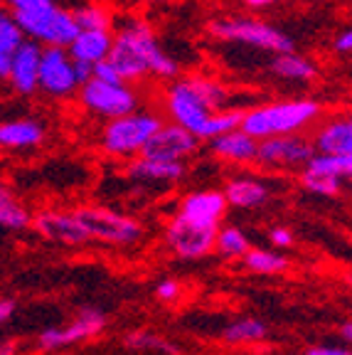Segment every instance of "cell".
I'll return each instance as SVG.
<instances>
[{
  "instance_id": "obj_26",
  "label": "cell",
  "mask_w": 352,
  "mask_h": 355,
  "mask_svg": "<svg viewBox=\"0 0 352 355\" xmlns=\"http://www.w3.org/2000/svg\"><path fill=\"white\" fill-rule=\"evenodd\" d=\"M242 261L249 272L261 274V277H274V274H283L288 269V257H283L279 250L252 247V250L242 257Z\"/></svg>"
},
{
  "instance_id": "obj_43",
  "label": "cell",
  "mask_w": 352,
  "mask_h": 355,
  "mask_svg": "<svg viewBox=\"0 0 352 355\" xmlns=\"http://www.w3.org/2000/svg\"><path fill=\"white\" fill-rule=\"evenodd\" d=\"M0 355H17L15 340H0Z\"/></svg>"
},
{
  "instance_id": "obj_34",
  "label": "cell",
  "mask_w": 352,
  "mask_h": 355,
  "mask_svg": "<svg viewBox=\"0 0 352 355\" xmlns=\"http://www.w3.org/2000/svg\"><path fill=\"white\" fill-rule=\"evenodd\" d=\"M180 296H182V286L177 279L166 277L155 284V299H158L160 304H175Z\"/></svg>"
},
{
  "instance_id": "obj_46",
  "label": "cell",
  "mask_w": 352,
  "mask_h": 355,
  "mask_svg": "<svg viewBox=\"0 0 352 355\" xmlns=\"http://www.w3.org/2000/svg\"><path fill=\"white\" fill-rule=\"evenodd\" d=\"M143 3H160V0H143Z\"/></svg>"
},
{
  "instance_id": "obj_21",
  "label": "cell",
  "mask_w": 352,
  "mask_h": 355,
  "mask_svg": "<svg viewBox=\"0 0 352 355\" xmlns=\"http://www.w3.org/2000/svg\"><path fill=\"white\" fill-rule=\"evenodd\" d=\"M44 139H47V131L35 119H12L0 123V148L30 150L42 146Z\"/></svg>"
},
{
  "instance_id": "obj_33",
  "label": "cell",
  "mask_w": 352,
  "mask_h": 355,
  "mask_svg": "<svg viewBox=\"0 0 352 355\" xmlns=\"http://www.w3.org/2000/svg\"><path fill=\"white\" fill-rule=\"evenodd\" d=\"M25 35H22L20 25L15 22L10 10L6 8H0V50L6 52V55H12V52L25 42Z\"/></svg>"
},
{
  "instance_id": "obj_15",
  "label": "cell",
  "mask_w": 352,
  "mask_h": 355,
  "mask_svg": "<svg viewBox=\"0 0 352 355\" xmlns=\"http://www.w3.org/2000/svg\"><path fill=\"white\" fill-rule=\"evenodd\" d=\"M187 178V163L155 161L146 155H136L126 163V180L141 188H173Z\"/></svg>"
},
{
  "instance_id": "obj_25",
  "label": "cell",
  "mask_w": 352,
  "mask_h": 355,
  "mask_svg": "<svg viewBox=\"0 0 352 355\" xmlns=\"http://www.w3.org/2000/svg\"><path fill=\"white\" fill-rule=\"evenodd\" d=\"M0 227L10 232H22L33 227V212L0 183Z\"/></svg>"
},
{
  "instance_id": "obj_8",
  "label": "cell",
  "mask_w": 352,
  "mask_h": 355,
  "mask_svg": "<svg viewBox=\"0 0 352 355\" xmlns=\"http://www.w3.org/2000/svg\"><path fill=\"white\" fill-rule=\"evenodd\" d=\"M77 99L89 114L106 119V121L121 119L143 106V96L136 89V84L104 82V79H96V77H91L87 84L79 87Z\"/></svg>"
},
{
  "instance_id": "obj_45",
  "label": "cell",
  "mask_w": 352,
  "mask_h": 355,
  "mask_svg": "<svg viewBox=\"0 0 352 355\" xmlns=\"http://www.w3.org/2000/svg\"><path fill=\"white\" fill-rule=\"evenodd\" d=\"M340 336H342V340H345V343L352 345V321L342 323V326H340Z\"/></svg>"
},
{
  "instance_id": "obj_22",
  "label": "cell",
  "mask_w": 352,
  "mask_h": 355,
  "mask_svg": "<svg viewBox=\"0 0 352 355\" xmlns=\"http://www.w3.org/2000/svg\"><path fill=\"white\" fill-rule=\"evenodd\" d=\"M111 44H114V30H79V35L67 47V52L74 62H84V64L94 67L109 57Z\"/></svg>"
},
{
  "instance_id": "obj_31",
  "label": "cell",
  "mask_w": 352,
  "mask_h": 355,
  "mask_svg": "<svg viewBox=\"0 0 352 355\" xmlns=\"http://www.w3.org/2000/svg\"><path fill=\"white\" fill-rule=\"evenodd\" d=\"M123 343H126V348H131V350L177 355V348L170 343V340L163 338V336H158V333H153V331H146V328H141V331H131L126 338H123Z\"/></svg>"
},
{
  "instance_id": "obj_38",
  "label": "cell",
  "mask_w": 352,
  "mask_h": 355,
  "mask_svg": "<svg viewBox=\"0 0 352 355\" xmlns=\"http://www.w3.org/2000/svg\"><path fill=\"white\" fill-rule=\"evenodd\" d=\"M333 50H335L337 55H352V28H345L333 40Z\"/></svg>"
},
{
  "instance_id": "obj_7",
  "label": "cell",
  "mask_w": 352,
  "mask_h": 355,
  "mask_svg": "<svg viewBox=\"0 0 352 355\" xmlns=\"http://www.w3.org/2000/svg\"><path fill=\"white\" fill-rule=\"evenodd\" d=\"M74 215L84 225L89 242L109 244V247H133L146 237L143 222L121 210L106 205H79Z\"/></svg>"
},
{
  "instance_id": "obj_42",
  "label": "cell",
  "mask_w": 352,
  "mask_h": 355,
  "mask_svg": "<svg viewBox=\"0 0 352 355\" xmlns=\"http://www.w3.org/2000/svg\"><path fill=\"white\" fill-rule=\"evenodd\" d=\"M242 3L249 8V10H264V8L276 6V3H279V0H242Z\"/></svg>"
},
{
  "instance_id": "obj_40",
  "label": "cell",
  "mask_w": 352,
  "mask_h": 355,
  "mask_svg": "<svg viewBox=\"0 0 352 355\" xmlns=\"http://www.w3.org/2000/svg\"><path fill=\"white\" fill-rule=\"evenodd\" d=\"M42 3H50V0H6V6H8V10H10V12L28 10V8L42 6Z\"/></svg>"
},
{
  "instance_id": "obj_13",
  "label": "cell",
  "mask_w": 352,
  "mask_h": 355,
  "mask_svg": "<svg viewBox=\"0 0 352 355\" xmlns=\"http://www.w3.org/2000/svg\"><path fill=\"white\" fill-rule=\"evenodd\" d=\"M33 230L44 239V242L62 244V247H82L89 242V234L74 210H39L33 215Z\"/></svg>"
},
{
  "instance_id": "obj_27",
  "label": "cell",
  "mask_w": 352,
  "mask_h": 355,
  "mask_svg": "<svg viewBox=\"0 0 352 355\" xmlns=\"http://www.w3.org/2000/svg\"><path fill=\"white\" fill-rule=\"evenodd\" d=\"M242 119H244V109H231V106H227V109H222V111H215V114H209V119L197 131V139L212 141V139H217V136L237 131V128H242Z\"/></svg>"
},
{
  "instance_id": "obj_18",
  "label": "cell",
  "mask_w": 352,
  "mask_h": 355,
  "mask_svg": "<svg viewBox=\"0 0 352 355\" xmlns=\"http://www.w3.org/2000/svg\"><path fill=\"white\" fill-rule=\"evenodd\" d=\"M315 150L331 155H352V111L320 119L310 133Z\"/></svg>"
},
{
  "instance_id": "obj_14",
  "label": "cell",
  "mask_w": 352,
  "mask_h": 355,
  "mask_svg": "<svg viewBox=\"0 0 352 355\" xmlns=\"http://www.w3.org/2000/svg\"><path fill=\"white\" fill-rule=\"evenodd\" d=\"M200 150V139L193 131L177 126V123L163 121V126L153 133V139L143 148L146 158H155V161H175L187 163L195 153Z\"/></svg>"
},
{
  "instance_id": "obj_24",
  "label": "cell",
  "mask_w": 352,
  "mask_h": 355,
  "mask_svg": "<svg viewBox=\"0 0 352 355\" xmlns=\"http://www.w3.org/2000/svg\"><path fill=\"white\" fill-rule=\"evenodd\" d=\"M269 338V326L259 318L244 316L222 328V340L229 345H254Z\"/></svg>"
},
{
  "instance_id": "obj_6",
  "label": "cell",
  "mask_w": 352,
  "mask_h": 355,
  "mask_svg": "<svg viewBox=\"0 0 352 355\" xmlns=\"http://www.w3.org/2000/svg\"><path fill=\"white\" fill-rule=\"evenodd\" d=\"M12 17L20 25L22 35L39 42L42 47H69L72 40L79 35L72 10L60 8L55 0L28 8V10H15Z\"/></svg>"
},
{
  "instance_id": "obj_35",
  "label": "cell",
  "mask_w": 352,
  "mask_h": 355,
  "mask_svg": "<svg viewBox=\"0 0 352 355\" xmlns=\"http://www.w3.org/2000/svg\"><path fill=\"white\" fill-rule=\"evenodd\" d=\"M269 239L276 250H288V247H293V242H296V239H293V232L288 227H271Z\"/></svg>"
},
{
  "instance_id": "obj_20",
  "label": "cell",
  "mask_w": 352,
  "mask_h": 355,
  "mask_svg": "<svg viewBox=\"0 0 352 355\" xmlns=\"http://www.w3.org/2000/svg\"><path fill=\"white\" fill-rule=\"evenodd\" d=\"M207 144L212 155L222 163H229V166H252V163H256L259 141L252 139L242 128L225 133V136H217V139L207 141Z\"/></svg>"
},
{
  "instance_id": "obj_9",
  "label": "cell",
  "mask_w": 352,
  "mask_h": 355,
  "mask_svg": "<svg viewBox=\"0 0 352 355\" xmlns=\"http://www.w3.org/2000/svg\"><path fill=\"white\" fill-rule=\"evenodd\" d=\"M220 227H202L180 215H173L163 227V244L175 259L202 261L215 252V239Z\"/></svg>"
},
{
  "instance_id": "obj_11",
  "label": "cell",
  "mask_w": 352,
  "mask_h": 355,
  "mask_svg": "<svg viewBox=\"0 0 352 355\" xmlns=\"http://www.w3.org/2000/svg\"><path fill=\"white\" fill-rule=\"evenodd\" d=\"M318 153L306 133H293V136H276V139L259 141L256 150V166L269 168V171H303L310 158Z\"/></svg>"
},
{
  "instance_id": "obj_41",
  "label": "cell",
  "mask_w": 352,
  "mask_h": 355,
  "mask_svg": "<svg viewBox=\"0 0 352 355\" xmlns=\"http://www.w3.org/2000/svg\"><path fill=\"white\" fill-rule=\"evenodd\" d=\"M74 72H77L79 87H82V84H87L89 79L94 77V67L91 64H84V62H74Z\"/></svg>"
},
{
  "instance_id": "obj_32",
  "label": "cell",
  "mask_w": 352,
  "mask_h": 355,
  "mask_svg": "<svg viewBox=\"0 0 352 355\" xmlns=\"http://www.w3.org/2000/svg\"><path fill=\"white\" fill-rule=\"evenodd\" d=\"M301 185L308 190L310 195H318V198H337V195L342 193V180L323 175V173H313V171L301 173Z\"/></svg>"
},
{
  "instance_id": "obj_29",
  "label": "cell",
  "mask_w": 352,
  "mask_h": 355,
  "mask_svg": "<svg viewBox=\"0 0 352 355\" xmlns=\"http://www.w3.org/2000/svg\"><path fill=\"white\" fill-rule=\"evenodd\" d=\"M303 171L323 173V175L337 178L342 183H352V155H331V153H315L310 163Z\"/></svg>"
},
{
  "instance_id": "obj_28",
  "label": "cell",
  "mask_w": 352,
  "mask_h": 355,
  "mask_svg": "<svg viewBox=\"0 0 352 355\" xmlns=\"http://www.w3.org/2000/svg\"><path fill=\"white\" fill-rule=\"evenodd\" d=\"M252 250V242H249L247 232L234 225H227V227L217 230L215 239V252L225 259H242L247 252Z\"/></svg>"
},
{
  "instance_id": "obj_4",
  "label": "cell",
  "mask_w": 352,
  "mask_h": 355,
  "mask_svg": "<svg viewBox=\"0 0 352 355\" xmlns=\"http://www.w3.org/2000/svg\"><path fill=\"white\" fill-rule=\"evenodd\" d=\"M160 126H163V114L141 106L126 116L106 121L99 133V146L111 158L131 161V158L143 153V148Z\"/></svg>"
},
{
  "instance_id": "obj_39",
  "label": "cell",
  "mask_w": 352,
  "mask_h": 355,
  "mask_svg": "<svg viewBox=\"0 0 352 355\" xmlns=\"http://www.w3.org/2000/svg\"><path fill=\"white\" fill-rule=\"evenodd\" d=\"M15 309H17V304L12 299H0V326L15 316Z\"/></svg>"
},
{
  "instance_id": "obj_5",
  "label": "cell",
  "mask_w": 352,
  "mask_h": 355,
  "mask_svg": "<svg viewBox=\"0 0 352 355\" xmlns=\"http://www.w3.org/2000/svg\"><path fill=\"white\" fill-rule=\"evenodd\" d=\"M209 35L220 42L239 44V47L269 52V55H283V52L296 50V42H293L291 35L259 20V17L249 15L217 17V20L209 22Z\"/></svg>"
},
{
  "instance_id": "obj_23",
  "label": "cell",
  "mask_w": 352,
  "mask_h": 355,
  "mask_svg": "<svg viewBox=\"0 0 352 355\" xmlns=\"http://www.w3.org/2000/svg\"><path fill=\"white\" fill-rule=\"evenodd\" d=\"M269 72L281 82L291 84H310L318 79V67L306 55H298L296 50L283 52V55H271Z\"/></svg>"
},
{
  "instance_id": "obj_2",
  "label": "cell",
  "mask_w": 352,
  "mask_h": 355,
  "mask_svg": "<svg viewBox=\"0 0 352 355\" xmlns=\"http://www.w3.org/2000/svg\"><path fill=\"white\" fill-rule=\"evenodd\" d=\"M229 89L207 74H180L163 89V111L170 123H177L197 136L209 114L229 106Z\"/></svg>"
},
{
  "instance_id": "obj_16",
  "label": "cell",
  "mask_w": 352,
  "mask_h": 355,
  "mask_svg": "<svg viewBox=\"0 0 352 355\" xmlns=\"http://www.w3.org/2000/svg\"><path fill=\"white\" fill-rule=\"evenodd\" d=\"M227 207L229 205H227V198L222 190L200 188L190 190L180 200L175 215H180L182 220L195 222V225H202V227H220L227 215Z\"/></svg>"
},
{
  "instance_id": "obj_17",
  "label": "cell",
  "mask_w": 352,
  "mask_h": 355,
  "mask_svg": "<svg viewBox=\"0 0 352 355\" xmlns=\"http://www.w3.org/2000/svg\"><path fill=\"white\" fill-rule=\"evenodd\" d=\"M39 57H42V44L35 40H25L10 55L6 82L15 94L33 96L39 89Z\"/></svg>"
},
{
  "instance_id": "obj_3",
  "label": "cell",
  "mask_w": 352,
  "mask_h": 355,
  "mask_svg": "<svg viewBox=\"0 0 352 355\" xmlns=\"http://www.w3.org/2000/svg\"><path fill=\"white\" fill-rule=\"evenodd\" d=\"M323 119V106L308 96L283 101H269V104H256L244 111L242 131H247L252 139L264 141L276 136H293V133H306Z\"/></svg>"
},
{
  "instance_id": "obj_19",
  "label": "cell",
  "mask_w": 352,
  "mask_h": 355,
  "mask_svg": "<svg viewBox=\"0 0 352 355\" xmlns=\"http://www.w3.org/2000/svg\"><path fill=\"white\" fill-rule=\"evenodd\" d=\"M227 198V205L239 207V210H256V207H264L271 198H274V190L266 183L264 178L256 175H234L229 178L222 188Z\"/></svg>"
},
{
  "instance_id": "obj_10",
  "label": "cell",
  "mask_w": 352,
  "mask_h": 355,
  "mask_svg": "<svg viewBox=\"0 0 352 355\" xmlns=\"http://www.w3.org/2000/svg\"><path fill=\"white\" fill-rule=\"evenodd\" d=\"M106 323H109V318H106L104 311L96 309V306H84L67 326L44 328L37 336V348L42 353H55V350L84 343V340H91L94 336H99L106 328Z\"/></svg>"
},
{
  "instance_id": "obj_36",
  "label": "cell",
  "mask_w": 352,
  "mask_h": 355,
  "mask_svg": "<svg viewBox=\"0 0 352 355\" xmlns=\"http://www.w3.org/2000/svg\"><path fill=\"white\" fill-rule=\"evenodd\" d=\"M94 77L104 79V82H121V77H118V72H116L109 60H101L99 64H94Z\"/></svg>"
},
{
  "instance_id": "obj_44",
  "label": "cell",
  "mask_w": 352,
  "mask_h": 355,
  "mask_svg": "<svg viewBox=\"0 0 352 355\" xmlns=\"http://www.w3.org/2000/svg\"><path fill=\"white\" fill-rule=\"evenodd\" d=\"M8 67H10V55H6V52L0 50V79L8 77Z\"/></svg>"
},
{
  "instance_id": "obj_12",
  "label": "cell",
  "mask_w": 352,
  "mask_h": 355,
  "mask_svg": "<svg viewBox=\"0 0 352 355\" xmlns=\"http://www.w3.org/2000/svg\"><path fill=\"white\" fill-rule=\"evenodd\" d=\"M39 89L52 99H69L79 92L74 60L67 47H42L39 57Z\"/></svg>"
},
{
  "instance_id": "obj_37",
  "label": "cell",
  "mask_w": 352,
  "mask_h": 355,
  "mask_svg": "<svg viewBox=\"0 0 352 355\" xmlns=\"http://www.w3.org/2000/svg\"><path fill=\"white\" fill-rule=\"evenodd\" d=\"M303 355H352V348H345V345H310Z\"/></svg>"
},
{
  "instance_id": "obj_1",
  "label": "cell",
  "mask_w": 352,
  "mask_h": 355,
  "mask_svg": "<svg viewBox=\"0 0 352 355\" xmlns=\"http://www.w3.org/2000/svg\"><path fill=\"white\" fill-rule=\"evenodd\" d=\"M106 60L114 64L121 82L141 84L146 77L173 82L180 77V62L166 52L153 25L143 17H126L114 33V44Z\"/></svg>"
},
{
  "instance_id": "obj_30",
  "label": "cell",
  "mask_w": 352,
  "mask_h": 355,
  "mask_svg": "<svg viewBox=\"0 0 352 355\" xmlns=\"http://www.w3.org/2000/svg\"><path fill=\"white\" fill-rule=\"evenodd\" d=\"M79 30H114V12L101 3H87L72 10Z\"/></svg>"
}]
</instances>
